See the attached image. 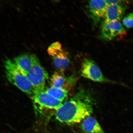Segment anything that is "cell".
<instances>
[{"instance_id":"1","label":"cell","mask_w":133,"mask_h":133,"mask_svg":"<svg viewBox=\"0 0 133 133\" xmlns=\"http://www.w3.org/2000/svg\"><path fill=\"white\" fill-rule=\"evenodd\" d=\"M93 104L89 94L84 91H79L56 111V119L59 122L67 124L81 122L92 113Z\"/></svg>"},{"instance_id":"2","label":"cell","mask_w":133,"mask_h":133,"mask_svg":"<svg viewBox=\"0 0 133 133\" xmlns=\"http://www.w3.org/2000/svg\"><path fill=\"white\" fill-rule=\"evenodd\" d=\"M4 63L6 76L8 81L32 98L36 91L27 77L13 61L7 59Z\"/></svg>"},{"instance_id":"3","label":"cell","mask_w":133,"mask_h":133,"mask_svg":"<svg viewBox=\"0 0 133 133\" xmlns=\"http://www.w3.org/2000/svg\"><path fill=\"white\" fill-rule=\"evenodd\" d=\"M30 56L32 66L26 76L34 88L35 92L44 91L46 81L48 79L49 75L42 66L35 55L32 54Z\"/></svg>"},{"instance_id":"4","label":"cell","mask_w":133,"mask_h":133,"mask_svg":"<svg viewBox=\"0 0 133 133\" xmlns=\"http://www.w3.org/2000/svg\"><path fill=\"white\" fill-rule=\"evenodd\" d=\"M47 51L52 57L55 67L58 72L63 74L70 62L69 55L62 49V45L58 42L51 44Z\"/></svg>"},{"instance_id":"5","label":"cell","mask_w":133,"mask_h":133,"mask_svg":"<svg viewBox=\"0 0 133 133\" xmlns=\"http://www.w3.org/2000/svg\"><path fill=\"white\" fill-rule=\"evenodd\" d=\"M101 36L106 41H110L123 37L126 34L125 29L119 21L101 23Z\"/></svg>"},{"instance_id":"6","label":"cell","mask_w":133,"mask_h":133,"mask_svg":"<svg viewBox=\"0 0 133 133\" xmlns=\"http://www.w3.org/2000/svg\"><path fill=\"white\" fill-rule=\"evenodd\" d=\"M81 74L83 77L95 82L101 83L109 81L103 75L98 66L90 59L83 60L81 64Z\"/></svg>"},{"instance_id":"7","label":"cell","mask_w":133,"mask_h":133,"mask_svg":"<svg viewBox=\"0 0 133 133\" xmlns=\"http://www.w3.org/2000/svg\"><path fill=\"white\" fill-rule=\"evenodd\" d=\"M35 106L38 108L57 111L63 104L62 102L55 98L45 91L36 92L31 98Z\"/></svg>"},{"instance_id":"8","label":"cell","mask_w":133,"mask_h":133,"mask_svg":"<svg viewBox=\"0 0 133 133\" xmlns=\"http://www.w3.org/2000/svg\"><path fill=\"white\" fill-rule=\"evenodd\" d=\"M109 6L106 1H91L89 2L87 8L89 16L94 24H97L104 18Z\"/></svg>"},{"instance_id":"9","label":"cell","mask_w":133,"mask_h":133,"mask_svg":"<svg viewBox=\"0 0 133 133\" xmlns=\"http://www.w3.org/2000/svg\"><path fill=\"white\" fill-rule=\"evenodd\" d=\"M72 79L71 77H66L62 73L56 71L52 75L50 79L51 87L69 91L72 85Z\"/></svg>"},{"instance_id":"10","label":"cell","mask_w":133,"mask_h":133,"mask_svg":"<svg viewBox=\"0 0 133 133\" xmlns=\"http://www.w3.org/2000/svg\"><path fill=\"white\" fill-rule=\"evenodd\" d=\"M125 8L120 4H109L104 21L106 22L119 21L124 14Z\"/></svg>"},{"instance_id":"11","label":"cell","mask_w":133,"mask_h":133,"mask_svg":"<svg viewBox=\"0 0 133 133\" xmlns=\"http://www.w3.org/2000/svg\"><path fill=\"white\" fill-rule=\"evenodd\" d=\"M81 128L86 133H104L97 121L91 116L86 118L83 121Z\"/></svg>"},{"instance_id":"12","label":"cell","mask_w":133,"mask_h":133,"mask_svg":"<svg viewBox=\"0 0 133 133\" xmlns=\"http://www.w3.org/2000/svg\"><path fill=\"white\" fill-rule=\"evenodd\" d=\"M13 62L25 76L30 70L32 66L30 56L27 54H22L17 56L14 58Z\"/></svg>"},{"instance_id":"13","label":"cell","mask_w":133,"mask_h":133,"mask_svg":"<svg viewBox=\"0 0 133 133\" xmlns=\"http://www.w3.org/2000/svg\"><path fill=\"white\" fill-rule=\"evenodd\" d=\"M45 91L55 98L62 102L67 97L68 91L61 88L51 87Z\"/></svg>"},{"instance_id":"14","label":"cell","mask_w":133,"mask_h":133,"mask_svg":"<svg viewBox=\"0 0 133 133\" xmlns=\"http://www.w3.org/2000/svg\"><path fill=\"white\" fill-rule=\"evenodd\" d=\"M122 24L128 28H133V12L125 17L122 20Z\"/></svg>"},{"instance_id":"15","label":"cell","mask_w":133,"mask_h":133,"mask_svg":"<svg viewBox=\"0 0 133 133\" xmlns=\"http://www.w3.org/2000/svg\"><path fill=\"white\" fill-rule=\"evenodd\" d=\"M108 4H118L121 3L122 1H106Z\"/></svg>"}]
</instances>
